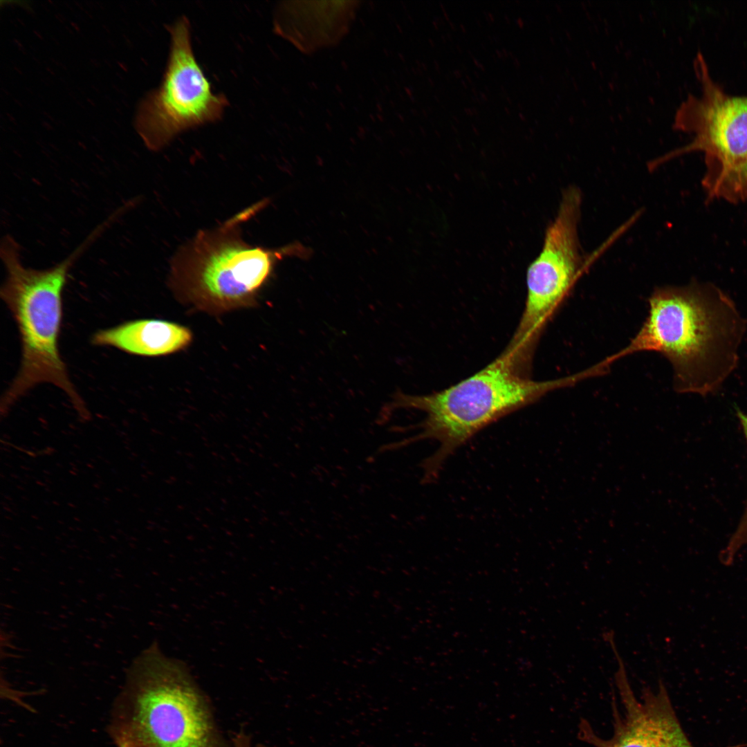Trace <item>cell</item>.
Segmentation results:
<instances>
[{
	"label": "cell",
	"instance_id": "1",
	"mask_svg": "<svg viewBox=\"0 0 747 747\" xmlns=\"http://www.w3.org/2000/svg\"><path fill=\"white\" fill-rule=\"evenodd\" d=\"M640 330L615 361L654 351L670 363L679 394L717 393L735 371L747 333V319L733 299L711 282L656 288Z\"/></svg>",
	"mask_w": 747,
	"mask_h": 747
},
{
	"label": "cell",
	"instance_id": "2",
	"mask_svg": "<svg viewBox=\"0 0 747 747\" xmlns=\"http://www.w3.org/2000/svg\"><path fill=\"white\" fill-rule=\"evenodd\" d=\"M513 358L502 353L479 371L442 391L426 395L398 394L393 406L423 412L416 435L385 444L383 452L424 439L439 443L438 449L422 462V481L435 480L447 459L480 430L547 393L601 375L593 365L565 377L536 381Z\"/></svg>",
	"mask_w": 747,
	"mask_h": 747
},
{
	"label": "cell",
	"instance_id": "3",
	"mask_svg": "<svg viewBox=\"0 0 747 747\" xmlns=\"http://www.w3.org/2000/svg\"><path fill=\"white\" fill-rule=\"evenodd\" d=\"M210 703L187 665L154 643L127 670L110 736L116 747H232Z\"/></svg>",
	"mask_w": 747,
	"mask_h": 747
},
{
	"label": "cell",
	"instance_id": "4",
	"mask_svg": "<svg viewBox=\"0 0 747 747\" xmlns=\"http://www.w3.org/2000/svg\"><path fill=\"white\" fill-rule=\"evenodd\" d=\"M101 234L95 229L67 258L44 270L26 268L17 241L9 235L2 239L0 253L6 277L0 295L17 323L22 352L19 371L1 400V416L36 385L50 383L66 394L82 419H89L86 404L69 378L58 339L62 293L69 271Z\"/></svg>",
	"mask_w": 747,
	"mask_h": 747
},
{
	"label": "cell",
	"instance_id": "5",
	"mask_svg": "<svg viewBox=\"0 0 747 747\" xmlns=\"http://www.w3.org/2000/svg\"><path fill=\"white\" fill-rule=\"evenodd\" d=\"M266 204L260 201L216 228L200 230L177 250L169 284L178 300L213 315L253 306L277 263L304 255L300 244L270 249L243 240L241 225Z\"/></svg>",
	"mask_w": 747,
	"mask_h": 747
},
{
	"label": "cell",
	"instance_id": "6",
	"mask_svg": "<svg viewBox=\"0 0 747 747\" xmlns=\"http://www.w3.org/2000/svg\"><path fill=\"white\" fill-rule=\"evenodd\" d=\"M171 48L160 86L140 102L135 120L145 145L157 151L190 128L219 120L228 104L210 84L194 55L188 20L181 17L169 27Z\"/></svg>",
	"mask_w": 747,
	"mask_h": 747
},
{
	"label": "cell",
	"instance_id": "7",
	"mask_svg": "<svg viewBox=\"0 0 747 747\" xmlns=\"http://www.w3.org/2000/svg\"><path fill=\"white\" fill-rule=\"evenodd\" d=\"M582 201L581 191L575 185L562 193L542 250L527 270L525 307L508 344L512 350L533 353L546 324L584 270L578 238Z\"/></svg>",
	"mask_w": 747,
	"mask_h": 747
},
{
	"label": "cell",
	"instance_id": "8",
	"mask_svg": "<svg viewBox=\"0 0 747 747\" xmlns=\"http://www.w3.org/2000/svg\"><path fill=\"white\" fill-rule=\"evenodd\" d=\"M694 68L701 84L699 95H689L677 109L675 129L692 133L688 145L648 163L654 170L679 155L694 151L704 154L706 172L702 185L708 190L732 168L747 158V96L732 95L711 77L701 54Z\"/></svg>",
	"mask_w": 747,
	"mask_h": 747
},
{
	"label": "cell",
	"instance_id": "9",
	"mask_svg": "<svg viewBox=\"0 0 747 747\" xmlns=\"http://www.w3.org/2000/svg\"><path fill=\"white\" fill-rule=\"evenodd\" d=\"M609 646L617 661L611 698L612 734L601 737L588 720L578 724V738L593 747H694L685 733L667 688L659 680L655 690L644 688L637 697L615 641Z\"/></svg>",
	"mask_w": 747,
	"mask_h": 747
},
{
	"label": "cell",
	"instance_id": "10",
	"mask_svg": "<svg viewBox=\"0 0 747 747\" xmlns=\"http://www.w3.org/2000/svg\"><path fill=\"white\" fill-rule=\"evenodd\" d=\"M358 1H290L275 16L278 34L311 53L337 43L347 32Z\"/></svg>",
	"mask_w": 747,
	"mask_h": 747
},
{
	"label": "cell",
	"instance_id": "11",
	"mask_svg": "<svg viewBox=\"0 0 747 747\" xmlns=\"http://www.w3.org/2000/svg\"><path fill=\"white\" fill-rule=\"evenodd\" d=\"M192 338L191 331L180 324L161 320L142 319L100 330L94 333L91 342L130 354L158 356L186 347Z\"/></svg>",
	"mask_w": 747,
	"mask_h": 747
},
{
	"label": "cell",
	"instance_id": "12",
	"mask_svg": "<svg viewBox=\"0 0 747 747\" xmlns=\"http://www.w3.org/2000/svg\"><path fill=\"white\" fill-rule=\"evenodd\" d=\"M707 199L737 203L747 200V158L732 168L706 191Z\"/></svg>",
	"mask_w": 747,
	"mask_h": 747
},
{
	"label": "cell",
	"instance_id": "13",
	"mask_svg": "<svg viewBox=\"0 0 747 747\" xmlns=\"http://www.w3.org/2000/svg\"><path fill=\"white\" fill-rule=\"evenodd\" d=\"M736 416L739 422L747 443V414L740 409H737ZM746 544L747 501L744 511L735 531L730 537L725 548L720 552V561L726 565L731 564L737 553Z\"/></svg>",
	"mask_w": 747,
	"mask_h": 747
}]
</instances>
